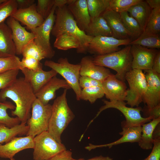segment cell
Returning a JSON list of instances; mask_svg holds the SVG:
<instances>
[{
	"mask_svg": "<svg viewBox=\"0 0 160 160\" xmlns=\"http://www.w3.org/2000/svg\"><path fill=\"white\" fill-rule=\"evenodd\" d=\"M56 8L54 6L49 15L43 23L39 26L31 30L35 37L34 42L43 50L47 58L49 59L52 58L55 55V52L51 45L50 38L55 23V13Z\"/></svg>",
	"mask_w": 160,
	"mask_h": 160,
	"instance_id": "cell-10",
	"label": "cell"
},
{
	"mask_svg": "<svg viewBox=\"0 0 160 160\" xmlns=\"http://www.w3.org/2000/svg\"><path fill=\"white\" fill-rule=\"evenodd\" d=\"M152 10L145 1L141 0L131 7L127 12L137 21L143 31Z\"/></svg>",
	"mask_w": 160,
	"mask_h": 160,
	"instance_id": "cell-25",
	"label": "cell"
},
{
	"mask_svg": "<svg viewBox=\"0 0 160 160\" xmlns=\"http://www.w3.org/2000/svg\"><path fill=\"white\" fill-rule=\"evenodd\" d=\"M129 88L127 90L125 101L133 107H138L143 102L147 88V83L144 73L142 70L133 69L127 72L125 76Z\"/></svg>",
	"mask_w": 160,
	"mask_h": 160,
	"instance_id": "cell-8",
	"label": "cell"
},
{
	"mask_svg": "<svg viewBox=\"0 0 160 160\" xmlns=\"http://www.w3.org/2000/svg\"><path fill=\"white\" fill-rule=\"evenodd\" d=\"M144 71L147 88L143 101L147 105L145 109L149 110L160 104V74L152 69Z\"/></svg>",
	"mask_w": 160,
	"mask_h": 160,
	"instance_id": "cell-12",
	"label": "cell"
},
{
	"mask_svg": "<svg viewBox=\"0 0 160 160\" xmlns=\"http://www.w3.org/2000/svg\"><path fill=\"white\" fill-rule=\"evenodd\" d=\"M15 0H0V24L17 10Z\"/></svg>",
	"mask_w": 160,
	"mask_h": 160,
	"instance_id": "cell-36",
	"label": "cell"
},
{
	"mask_svg": "<svg viewBox=\"0 0 160 160\" xmlns=\"http://www.w3.org/2000/svg\"><path fill=\"white\" fill-rule=\"evenodd\" d=\"M20 58L15 56L6 58L0 57V73L14 69L20 68Z\"/></svg>",
	"mask_w": 160,
	"mask_h": 160,
	"instance_id": "cell-40",
	"label": "cell"
},
{
	"mask_svg": "<svg viewBox=\"0 0 160 160\" xmlns=\"http://www.w3.org/2000/svg\"><path fill=\"white\" fill-rule=\"evenodd\" d=\"M31 108V115L26 122L29 129L26 135L34 138L41 133L47 131L52 105L49 104L44 105L36 98Z\"/></svg>",
	"mask_w": 160,
	"mask_h": 160,
	"instance_id": "cell-6",
	"label": "cell"
},
{
	"mask_svg": "<svg viewBox=\"0 0 160 160\" xmlns=\"http://www.w3.org/2000/svg\"><path fill=\"white\" fill-rule=\"evenodd\" d=\"M122 131L119 133L122 137L117 140L107 144L94 145L89 144L85 148L90 151L97 148L103 147L111 148L113 146L125 143H138L140 139L142 133V126L128 127H122Z\"/></svg>",
	"mask_w": 160,
	"mask_h": 160,
	"instance_id": "cell-23",
	"label": "cell"
},
{
	"mask_svg": "<svg viewBox=\"0 0 160 160\" xmlns=\"http://www.w3.org/2000/svg\"><path fill=\"white\" fill-rule=\"evenodd\" d=\"M20 70L26 68L33 71H36L42 68V64L37 60L31 57H23L20 62Z\"/></svg>",
	"mask_w": 160,
	"mask_h": 160,
	"instance_id": "cell-43",
	"label": "cell"
},
{
	"mask_svg": "<svg viewBox=\"0 0 160 160\" xmlns=\"http://www.w3.org/2000/svg\"><path fill=\"white\" fill-rule=\"evenodd\" d=\"M15 106L11 102L7 101L0 102V123L4 124L9 128H12L21 123L17 117L10 116L7 112V109H14Z\"/></svg>",
	"mask_w": 160,
	"mask_h": 160,
	"instance_id": "cell-31",
	"label": "cell"
},
{
	"mask_svg": "<svg viewBox=\"0 0 160 160\" xmlns=\"http://www.w3.org/2000/svg\"><path fill=\"white\" fill-rule=\"evenodd\" d=\"M88 10L91 19L102 15L107 10L110 0H87Z\"/></svg>",
	"mask_w": 160,
	"mask_h": 160,
	"instance_id": "cell-34",
	"label": "cell"
},
{
	"mask_svg": "<svg viewBox=\"0 0 160 160\" xmlns=\"http://www.w3.org/2000/svg\"><path fill=\"white\" fill-rule=\"evenodd\" d=\"M141 0H110L109 6L107 10H112L121 13L127 11L132 6Z\"/></svg>",
	"mask_w": 160,
	"mask_h": 160,
	"instance_id": "cell-39",
	"label": "cell"
},
{
	"mask_svg": "<svg viewBox=\"0 0 160 160\" xmlns=\"http://www.w3.org/2000/svg\"><path fill=\"white\" fill-rule=\"evenodd\" d=\"M55 13V18L51 33L52 35L56 37L63 33L71 34L79 42V48L77 52L80 53L87 52L89 43L93 37L87 35L79 28L67 5L56 8Z\"/></svg>",
	"mask_w": 160,
	"mask_h": 160,
	"instance_id": "cell-2",
	"label": "cell"
},
{
	"mask_svg": "<svg viewBox=\"0 0 160 160\" xmlns=\"http://www.w3.org/2000/svg\"><path fill=\"white\" fill-rule=\"evenodd\" d=\"M67 6L79 28L85 32L91 19L87 0H72Z\"/></svg>",
	"mask_w": 160,
	"mask_h": 160,
	"instance_id": "cell-20",
	"label": "cell"
},
{
	"mask_svg": "<svg viewBox=\"0 0 160 160\" xmlns=\"http://www.w3.org/2000/svg\"><path fill=\"white\" fill-rule=\"evenodd\" d=\"M102 82L105 97L110 101H125L127 89L124 82L119 80L115 75L111 73Z\"/></svg>",
	"mask_w": 160,
	"mask_h": 160,
	"instance_id": "cell-15",
	"label": "cell"
},
{
	"mask_svg": "<svg viewBox=\"0 0 160 160\" xmlns=\"http://www.w3.org/2000/svg\"><path fill=\"white\" fill-rule=\"evenodd\" d=\"M153 146L150 154L142 160H160V124L155 128L153 134ZM129 160H134L130 159Z\"/></svg>",
	"mask_w": 160,
	"mask_h": 160,
	"instance_id": "cell-38",
	"label": "cell"
},
{
	"mask_svg": "<svg viewBox=\"0 0 160 160\" xmlns=\"http://www.w3.org/2000/svg\"><path fill=\"white\" fill-rule=\"evenodd\" d=\"M158 51L155 49H148L139 45H131L132 69H152L153 60Z\"/></svg>",
	"mask_w": 160,
	"mask_h": 160,
	"instance_id": "cell-13",
	"label": "cell"
},
{
	"mask_svg": "<svg viewBox=\"0 0 160 160\" xmlns=\"http://www.w3.org/2000/svg\"><path fill=\"white\" fill-rule=\"evenodd\" d=\"M144 113L146 115V117L150 116L153 117L154 119H157L160 117V104L153 107L149 110L142 109Z\"/></svg>",
	"mask_w": 160,
	"mask_h": 160,
	"instance_id": "cell-46",
	"label": "cell"
},
{
	"mask_svg": "<svg viewBox=\"0 0 160 160\" xmlns=\"http://www.w3.org/2000/svg\"><path fill=\"white\" fill-rule=\"evenodd\" d=\"M17 9H23L29 7L34 4V0H15Z\"/></svg>",
	"mask_w": 160,
	"mask_h": 160,
	"instance_id": "cell-47",
	"label": "cell"
},
{
	"mask_svg": "<svg viewBox=\"0 0 160 160\" xmlns=\"http://www.w3.org/2000/svg\"><path fill=\"white\" fill-rule=\"evenodd\" d=\"M24 76L26 81L31 86L35 94L50 79L57 74L51 69L48 71H44L41 68L36 71H33L26 68L20 70Z\"/></svg>",
	"mask_w": 160,
	"mask_h": 160,
	"instance_id": "cell-18",
	"label": "cell"
},
{
	"mask_svg": "<svg viewBox=\"0 0 160 160\" xmlns=\"http://www.w3.org/2000/svg\"><path fill=\"white\" fill-rule=\"evenodd\" d=\"M85 32L87 35L93 37L99 36H112V35L110 28L102 15L91 19Z\"/></svg>",
	"mask_w": 160,
	"mask_h": 160,
	"instance_id": "cell-26",
	"label": "cell"
},
{
	"mask_svg": "<svg viewBox=\"0 0 160 160\" xmlns=\"http://www.w3.org/2000/svg\"><path fill=\"white\" fill-rule=\"evenodd\" d=\"M131 45L109 54L95 56L92 61L95 65L112 69L116 72V77L124 82L126 73L132 70V57Z\"/></svg>",
	"mask_w": 160,
	"mask_h": 160,
	"instance_id": "cell-4",
	"label": "cell"
},
{
	"mask_svg": "<svg viewBox=\"0 0 160 160\" xmlns=\"http://www.w3.org/2000/svg\"><path fill=\"white\" fill-rule=\"evenodd\" d=\"M71 160H85L84 159H82V158L79 159H75L72 158Z\"/></svg>",
	"mask_w": 160,
	"mask_h": 160,
	"instance_id": "cell-52",
	"label": "cell"
},
{
	"mask_svg": "<svg viewBox=\"0 0 160 160\" xmlns=\"http://www.w3.org/2000/svg\"><path fill=\"white\" fill-rule=\"evenodd\" d=\"M152 70L160 74V51H158L153 62Z\"/></svg>",
	"mask_w": 160,
	"mask_h": 160,
	"instance_id": "cell-48",
	"label": "cell"
},
{
	"mask_svg": "<svg viewBox=\"0 0 160 160\" xmlns=\"http://www.w3.org/2000/svg\"><path fill=\"white\" fill-rule=\"evenodd\" d=\"M56 37L54 46L58 49L66 50L76 48L77 51L79 48L80 43L79 40L71 34L63 33Z\"/></svg>",
	"mask_w": 160,
	"mask_h": 160,
	"instance_id": "cell-29",
	"label": "cell"
},
{
	"mask_svg": "<svg viewBox=\"0 0 160 160\" xmlns=\"http://www.w3.org/2000/svg\"><path fill=\"white\" fill-rule=\"evenodd\" d=\"M72 0H54V6L56 8L62 7L67 4L68 5Z\"/></svg>",
	"mask_w": 160,
	"mask_h": 160,
	"instance_id": "cell-49",
	"label": "cell"
},
{
	"mask_svg": "<svg viewBox=\"0 0 160 160\" xmlns=\"http://www.w3.org/2000/svg\"><path fill=\"white\" fill-rule=\"evenodd\" d=\"M33 138L30 136L15 137L5 144H0V157L10 159L21 151L27 149H33Z\"/></svg>",
	"mask_w": 160,
	"mask_h": 160,
	"instance_id": "cell-16",
	"label": "cell"
},
{
	"mask_svg": "<svg viewBox=\"0 0 160 160\" xmlns=\"http://www.w3.org/2000/svg\"><path fill=\"white\" fill-rule=\"evenodd\" d=\"M54 3V0H37L36 6V11L44 20L49 15Z\"/></svg>",
	"mask_w": 160,
	"mask_h": 160,
	"instance_id": "cell-42",
	"label": "cell"
},
{
	"mask_svg": "<svg viewBox=\"0 0 160 160\" xmlns=\"http://www.w3.org/2000/svg\"><path fill=\"white\" fill-rule=\"evenodd\" d=\"M36 6V4L34 3L28 8L17 9L11 17L31 30L41 25L44 20L37 12Z\"/></svg>",
	"mask_w": 160,
	"mask_h": 160,
	"instance_id": "cell-19",
	"label": "cell"
},
{
	"mask_svg": "<svg viewBox=\"0 0 160 160\" xmlns=\"http://www.w3.org/2000/svg\"><path fill=\"white\" fill-rule=\"evenodd\" d=\"M10 160H15L14 158H12L10 159Z\"/></svg>",
	"mask_w": 160,
	"mask_h": 160,
	"instance_id": "cell-53",
	"label": "cell"
},
{
	"mask_svg": "<svg viewBox=\"0 0 160 160\" xmlns=\"http://www.w3.org/2000/svg\"><path fill=\"white\" fill-rule=\"evenodd\" d=\"M160 122V117L153 119L148 123H145L142 125L140 139L138 143L139 145L142 149L146 150L152 149L153 145V133Z\"/></svg>",
	"mask_w": 160,
	"mask_h": 160,
	"instance_id": "cell-27",
	"label": "cell"
},
{
	"mask_svg": "<svg viewBox=\"0 0 160 160\" xmlns=\"http://www.w3.org/2000/svg\"><path fill=\"white\" fill-rule=\"evenodd\" d=\"M79 84L81 88L84 89L96 86L102 87V82L90 77L81 76L79 79Z\"/></svg>",
	"mask_w": 160,
	"mask_h": 160,
	"instance_id": "cell-44",
	"label": "cell"
},
{
	"mask_svg": "<svg viewBox=\"0 0 160 160\" xmlns=\"http://www.w3.org/2000/svg\"><path fill=\"white\" fill-rule=\"evenodd\" d=\"M130 45H139L149 48L159 49L160 34H142L138 38L132 40Z\"/></svg>",
	"mask_w": 160,
	"mask_h": 160,
	"instance_id": "cell-32",
	"label": "cell"
},
{
	"mask_svg": "<svg viewBox=\"0 0 160 160\" xmlns=\"http://www.w3.org/2000/svg\"><path fill=\"white\" fill-rule=\"evenodd\" d=\"M145 1L152 9L160 7V0H146Z\"/></svg>",
	"mask_w": 160,
	"mask_h": 160,
	"instance_id": "cell-50",
	"label": "cell"
},
{
	"mask_svg": "<svg viewBox=\"0 0 160 160\" xmlns=\"http://www.w3.org/2000/svg\"><path fill=\"white\" fill-rule=\"evenodd\" d=\"M72 158V152L66 150L57 154L50 160H71Z\"/></svg>",
	"mask_w": 160,
	"mask_h": 160,
	"instance_id": "cell-45",
	"label": "cell"
},
{
	"mask_svg": "<svg viewBox=\"0 0 160 160\" xmlns=\"http://www.w3.org/2000/svg\"><path fill=\"white\" fill-rule=\"evenodd\" d=\"M105 105L99 109L95 117L90 121V124L97 118L103 111L109 108H114L121 112L125 117L126 120L122 122V127H128L142 126L143 124L151 121L154 118L150 116L143 117L140 113L142 108L140 107L135 108L129 107L126 106V103L124 101H108L103 100Z\"/></svg>",
	"mask_w": 160,
	"mask_h": 160,
	"instance_id": "cell-7",
	"label": "cell"
},
{
	"mask_svg": "<svg viewBox=\"0 0 160 160\" xmlns=\"http://www.w3.org/2000/svg\"><path fill=\"white\" fill-rule=\"evenodd\" d=\"M61 88L67 90L71 89L65 80L55 76L50 79L35 95L36 98L43 104L47 105L50 100L55 98L56 92Z\"/></svg>",
	"mask_w": 160,
	"mask_h": 160,
	"instance_id": "cell-17",
	"label": "cell"
},
{
	"mask_svg": "<svg viewBox=\"0 0 160 160\" xmlns=\"http://www.w3.org/2000/svg\"><path fill=\"white\" fill-rule=\"evenodd\" d=\"M105 95L102 87L96 86L81 89L80 100L88 101L91 104L94 103L98 99Z\"/></svg>",
	"mask_w": 160,
	"mask_h": 160,
	"instance_id": "cell-35",
	"label": "cell"
},
{
	"mask_svg": "<svg viewBox=\"0 0 160 160\" xmlns=\"http://www.w3.org/2000/svg\"><path fill=\"white\" fill-rule=\"evenodd\" d=\"M7 98L16 105L15 110L11 111L12 115L17 117L21 123L26 124L31 116V110L36 98L31 86L24 77L17 78L10 85L1 90L0 102L6 101Z\"/></svg>",
	"mask_w": 160,
	"mask_h": 160,
	"instance_id": "cell-1",
	"label": "cell"
},
{
	"mask_svg": "<svg viewBox=\"0 0 160 160\" xmlns=\"http://www.w3.org/2000/svg\"><path fill=\"white\" fill-rule=\"evenodd\" d=\"M120 14L123 24L132 38L135 39L139 37L143 33V30L137 21L130 16L127 11Z\"/></svg>",
	"mask_w": 160,
	"mask_h": 160,
	"instance_id": "cell-30",
	"label": "cell"
},
{
	"mask_svg": "<svg viewBox=\"0 0 160 160\" xmlns=\"http://www.w3.org/2000/svg\"><path fill=\"white\" fill-rule=\"evenodd\" d=\"M85 160H113V159L109 156H97L93 158Z\"/></svg>",
	"mask_w": 160,
	"mask_h": 160,
	"instance_id": "cell-51",
	"label": "cell"
},
{
	"mask_svg": "<svg viewBox=\"0 0 160 160\" xmlns=\"http://www.w3.org/2000/svg\"><path fill=\"white\" fill-rule=\"evenodd\" d=\"M19 70L12 69L0 73V89L6 87L17 78Z\"/></svg>",
	"mask_w": 160,
	"mask_h": 160,
	"instance_id": "cell-41",
	"label": "cell"
},
{
	"mask_svg": "<svg viewBox=\"0 0 160 160\" xmlns=\"http://www.w3.org/2000/svg\"><path fill=\"white\" fill-rule=\"evenodd\" d=\"M106 20L112 33V36L119 39H130V34L125 28L120 13L107 10L102 15Z\"/></svg>",
	"mask_w": 160,
	"mask_h": 160,
	"instance_id": "cell-22",
	"label": "cell"
},
{
	"mask_svg": "<svg viewBox=\"0 0 160 160\" xmlns=\"http://www.w3.org/2000/svg\"><path fill=\"white\" fill-rule=\"evenodd\" d=\"M160 7L152 9L142 34H160Z\"/></svg>",
	"mask_w": 160,
	"mask_h": 160,
	"instance_id": "cell-33",
	"label": "cell"
},
{
	"mask_svg": "<svg viewBox=\"0 0 160 160\" xmlns=\"http://www.w3.org/2000/svg\"><path fill=\"white\" fill-rule=\"evenodd\" d=\"M132 41L130 39H119L112 36L94 37L89 43L87 52L95 56L109 54L120 50V46L130 45Z\"/></svg>",
	"mask_w": 160,
	"mask_h": 160,
	"instance_id": "cell-11",
	"label": "cell"
},
{
	"mask_svg": "<svg viewBox=\"0 0 160 160\" xmlns=\"http://www.w3.org/2000/svg\"><path fill=\"white\" fill-rule=\"evenodd\" d=\"M16 54L12 31L7 24L3 22L0 24V57H13Z\"/></svg>",
	"mask_w": 160,
	"mask_h": 160,
	"instance_id": "cell-24",
	"label": "cell"
},
{
	"mask_svg": "<svg viewBox=\"0 0 160 160\" xmlns=\"http://www.w3.org/2000/svg\"><path fill=\"white\" fill-rule=\"evenodd\" d=\"M6 24L11 29L12 37L16 50V54H22L24 47L34 41L35 37L33 33L27 31L19 22L12 17L7 18Z\"/></svg>",
	"mask_w": 160,
	"mask_h": 160,
	"instance_id": "cell-14",
	"label": "cell"
},
{
	"mask_svg": "<svg viewBox=\"0 0 160 160\" xmlns=\"http://www.w3.org/2000/svg\"><path fill=\"white\" fill-rule=\"evenodd\" d=\"M33 141L34 160H50L57 154L66 150L63 144L57 141L47 131L36 135Z\"/></svg>",
	"mask_w": 160,
	"mask_h": 160,
	"instance_id": "cell-9",
	"label": "cell"
},
{
	"mask_svg": "<svg viewBox=\"0 0 160 160\" xmlns=\"http://www.w3.org/2000/svg\"><path fill=\"white\" fill-rule=\"evenodd\" d=\"M44 65L55 71L62 76L73 90L76 99L79 100L81 89L79 84L80 77V64H74L70 63L66 57H61L57 62L47 60Z\"/></svg>",
	"mask_w": 160,
	"mask_h": 160,
	"instance_id": "cell-5",
	"label": "cell"
},
{
	"mask_svg": "<svg viewBox=\"0 0 160 160\" xmlns=\"http://www.w3.org/2000/svg\"><path fill=\"white\" fill-rule=\"evenodd\" d=\"M67 89L54 101L47 132L57 142L62 143L61 136L75 115L69 106L66 98Z\"/></svg>",
	"mask_w": 160,
	"mask_h": 160,
	"instance_id": "cell-3",
	"label": "cell"
},
{
	"mask_svg": "<svg viewBox=\"0 0 160 160\" xmlns=\"http://www.w3.org/2000/svg\"><path fill=\"white\" fill-rule=\"evenodd\" d=\"M23 57H31L39 61L45 58L47 56L43 50L34 42V41L26 45L23 49L22 54Z\"/></svg>",
	"mask_w": 160,
	"mask_h": 160,
	"instance_id": "cell-37",
	"label": "cell"
},
{
	"mask_svg": "<svg viewBox=\"0 0 160 160\" xmlns=\"http://www.w3.org/2000/svg\"><path fill=\"white\" fill-rule=\"evenodd\" d=\"M80 64L81 76H87L102 82L111 73L108 69L94 64L92 57L89 56L82 58Z\"/></svg>",
	"mask_w": 160,
	"mask_h": 160,
	"instance_id": "cell-21",
	"label": "cell"
},
{
	"mask_svg": "<svg viewBox=\"0 0 160 160\" xmlns=\"http://www.w3.org/2000/svg\"><path fill=\"white\" fill-rule=\"evenodd\" d=\"M29 129L26 124L20 123L12 128H9L0 123V144L7 143L17 136L26 135Z\"/></svg>",
	"mask_w": 160,
	"mask_h": 160,
	"instance_id": "cell-28",
	"label": "cell"
}]
</instances>
